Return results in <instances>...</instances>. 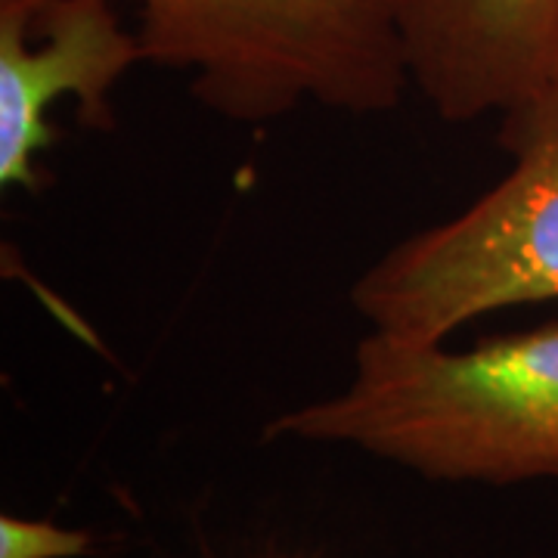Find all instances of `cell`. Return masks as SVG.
Returning a JSON list of instances; mask_svg holds the SVG:
<instances>
[{
	"instance_id": "cell-5",
	"label": "cell",
	"mask_w": 558,
	"mask_h": 558,
	"mask_svg": "<svg viewBox=\"0 0 558 558\" xmlns=\"http://www.w3.org/2000/svg\"><path fill=\"white\" fill-rule=\"evenodd\" d=\"M425 102L447 121L506 116L558 81V0H391Z\"/></svg>"
},
{
	"instance_id": "cell-3",
	"label": "cell",
	"mask_w": 558,
	"mask_h": 558,
	"mask_svg": "<svg viewBox=\"0 0 558 558\" xmlns=\"http://www.w3.org/2000/svg\"><path fill=\"white\" fill-rule=\"evenodd\" d=\"M512 168L462 215L366 267L351 304L369 332L435 344L472 319L558 299V81L502 116Z\"/></svg>"
},
{
	"instance_id": "cell-2",
	"label": "cell",
	"mask_w": 558,
	"mask_h": 558,
	"mask_svg": "<svg viewBox=\"0 0 558 558\" xmlns=\"http://www.w3.org/2000/svg\"><path fill=\"white\" fill-rule=\"evenodd\" d=\"M143 62L190 72L193 97L233 121L304 102L376 116L410 72L391 0H137Z\"/></svg>"
},
{
	"instance_id": "cell-4",
	"label": "cell",
	"mask_w": 558,
	"mask_h": 558,
	"mask_svg": "<svg viewBox=\"0 0 558 558\" xmlns=\"http://www.w3.org/2000/svg\"><path fill=\"white\" fill-rule=\"evenodd\" d=\"M143 62L112 0H0V186L38 190L50 106L72 97L81 124L109 128V94Z\"/></svg>"
},
{
	"instance_id": "cell-1",
	"label": "cell",
	"mask_w": 558,
	"mask_h": 558,
	"mask_svg": "<svg viewBox=\"0 0 558 558\" xmlns=\"http://www.w3.org/2000/svg\"><path fill=\"white\" fill-rule=\"evenodd\" d=\"M264 438L344 444L435 481L558 478V326L447 351L366 332L339 395Z\"/></svg>"
},
{
	"instance_id": "cell-6",
	"label": "cell",
	"mask_w": 558,
	"mask_h": 558,
	"mask_svg": "<svg viewBox=\"0 0 558 558\" xmlns=\"http://www.w3.org/2000/svg\"><path fill=\"white\" fill-rule=\"evenodd\" d=\"M90 553V534L50 521L0 515V558H81Z\"/></svg>"
}]
</instances>
